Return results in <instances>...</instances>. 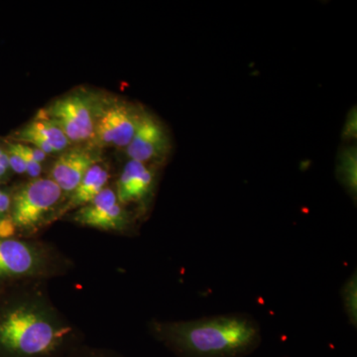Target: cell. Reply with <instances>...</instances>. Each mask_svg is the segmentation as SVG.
<instances>
[{
  "label": "cell",
  "instance_id": "obj_1",
  "mask_svg": "<svg viewBox=\"0 0 357 357\" xmlns=\"http://www.w3.org/2000/svg\"><path fill=\"white\" fill-rule=\"evenodd\" d=\"M154 331L178 357H245L262 342L258 321L241 312L158 324Z\"/></svg>",
  "mask_w": 357,
  "mask_h": 357
},
{
  "label": "cell",
  "instance_id": "obj_2",
  "mask_svg": "<svg viewBox=\"0 0 357 357\" xmlns=\"http://www.w3.org/2000/svg\"><path fill=\"white\" fill-rule=\"evenodd\" d=\"M64 340L62 331L30 310H15L0 323V351L9 357H52Z\"/></svg>",
  "mask_w": 357,
  "mask_h": 357
},
{
  "label": "cell",
  "instance_id": "obj_3",
  "mask_svg": "<svg viewBox=\"0 0 357 357\" xmlns=\"http://www.w3.org/2000/svg\"><path fill=\"white\" fill-rule=\"evenodd\" d=\"M102 96L89 91H72L56 98L39 112L60 128L72 145L91 143Z\"/></svg>",
  "mask_w": 357,
  "mask_h": 357
},
{
  "label": "cell",
  "instance_id": "obj_4",
  "mask_svg": "<svg viewBox=\"0 0 357 357\" xmlns=\"http://www.w3.org/2000/svg\"><path fill=\"white\" fill-rule=\"evenodd\" d=\"M144 107L121 98H102L91 144L126 149L139 124Z\"/></svg>",
  "mask_w": 357,
  "mask_h": 357
},
{
  "label": "cell",
  "instance_id": "obj_5",
  "mask_svg": "<svg viewBox=\"0 0 357 357\" xmlns=\"http://www.w3.org/2000/svg\"><path fill=\"white\" fill-rule=\"evenodd\" d=\"M63 194L51 178H33L14 195L10 218L15 227H36L57 206Z\"/></svg>",
  "mask_w": 357,
  "mask_h": 357
},
{
  "label": "cell",
  "instance_id": "obj_6",
  "mask_svg": "<svg viewBox=\"0 0 357 357\" xmlns=\"http://www.w3.org/2000/svg\"><path fill=\"white\" fill-rule=\"evenodd\" d=\"M124 150L128 160L157 165L170 153V134L154 114L144 109L132 139Z\"/></svg>",
  "mask_w": 357,
  "mask_h": 357
},
{
  "label": "cell",
  "instance_id": "obj_7",
  "mask_svg": "<svg viewBox=\"0 0 357 357\" xmlns=\"http://www.w3.org/2000/svg\"><path fill=\"white\" fill-rule=\"evenodd\" d=\"M98 162H102L100 148L91 143L72 145L58 155L52 166L51 178L63 192L72 194L89 169Z\"/></svg>",
  "mask_w": 357,
  "mask_h": 357
},
{
  "label": "cell",
  "instance_id": "obj_8",
  "mask_svg": "<svg viewBox=\"0 0 357 357\" xmlns=\"http://www.w3.org/2000/svg\"><path fill=\"white\" fill-rule=\"evenodd\" d=\"M74 220L82 225L100 229L121 230L128 225V215L117 199L116 192L105 188L86 206H82Z\"/></svg>",
  "mask_w": 357,
  "mask_h": 357
},
{
  "label": "cell",
  "instance_id": "obj_9",
  "mask_svg": "<svg viewBox=\"0 0 357 357\" xmlns=\"http://www.w3.org/2000/svg\"><path fill=\"white\" fill-rule=\"evenodd\" d=\"M7 140L31 145L48 156L61 154L72 146V143L58 126L39 114L14 131Z\"/></svg>",
  "mask_w": 357,
  "mask_h": 357
},
{
  "label": "cell",
  "instance_id": "obj_10",
  "mask_svg": "<svg viewBox=\"0 0 357 357\" xmlns=\"http://www.w3.org/2000/svg\"><path fill=\"white\" fill-rule=\"evenodd\" d=\"M156 166L128 160L117 181L116 196L121 204L145 203L153 194Z\"/></svg>",
  "mask_w": 357,
  "mask_h": 357
},
{
  "label": "cell",
  "instance_id": "obj_11",
  "mask_svg": "<svg viewBox=\"0 0 357 357\" xmlns=\"http://www.w3.org/2000/svg\"><path fill=\"white\" fill-rule=\"evenodd\" d=\"M35 263L36 257L27 244L0 238V277L29 273Z\"/></svg>",
  "mask_w": 357,
  "mask_h": 357
},
{
  "label": "cell",
  "instance_id": "obj_12",
  "mask_svg": "<svg viewBox=\"0 0 357 357\" xmlns=\"http://www.w3.org/2000/svg\"><path fill=\"white\" fill-rule=\"evenodd\" d=\"M109 180V167L102 162H98L89 169L76 190L72 192L68 208L86 206L107 188Z\"/></svg>",
  "mask_w": 357,
  "mask_h": 357
},
{
  "label": "cell",
  "instance_id": "obj_13",
  "mask_svg": "<svg viewBox=\"0 0 357 357\" xmlns=\"http://www.w3.org/2000/svg\"><path fill=\"white\" fill-rule=\"evenodd\" d=\"M337 178L345 192L356 203L357 149L356 144L347 145L337 156Z\"/></svg>",
  "mask_w": 357,
  "mask_h": 357
},
{
  "label": "cell",
  "instance_id": "obj_14",
  "mask_svg": "<svg viewBox=\"0 0 357 357\" xmlns=\"http://www.w3.org/2000/svg\"><path fill=\"white\" fill-rule=\"evenodd\" d=\"M340 299L345 317L352 326H357V275L354 273L344 281L340 289Z\"/></svg>",
  "mask_w": 357,
  "mask_h": 357
},
{
  "label": "cell",
  "instance_id": "obj_15",
  "mask_svg": "<svg viewBox=\"0 0 357 357\" xmlns=\"http://www.w3.org/2000/svg\"><path fill=\"white\" fill-rule=\"evenodd\" d=\"M357 138V112L356 107H352L347 115L344 128H342V139L345 143H351Z\"/></svg>",
  "mask_w": 357,
  "mask_h": 357
},
{
  "label": "cell",
  "instance_id": "obj_16",
  "mask_svg": "<svg viewBox=\"0 0 357 357\" xmlns=\"http://www.w3.org/2000/svg\"><path fill=\"white\" fill-rule=\"evenodd\" d=\"M15 227L11 218H1L0 220V238L6 239L7 237L13 236Z\"/></svg>",
  "mask_w": 357,
  "mask_h": 357
},
{
  "label": "cell",
  "instance_id": "obj_17",
  "mask_svg": "<svg viewBox=\"0 0 357 357\" xmlns=\"http://www.w3.org/2000/svg\"><path fill=\"white\" fill-rule=\"evenodd\" d=\"M11 197L8 192L0 189V220L6 218L7 211L11 208Z\"/></svg>",
  "mask_w": 357,
  "mask_h": 357
}]
</instances>
